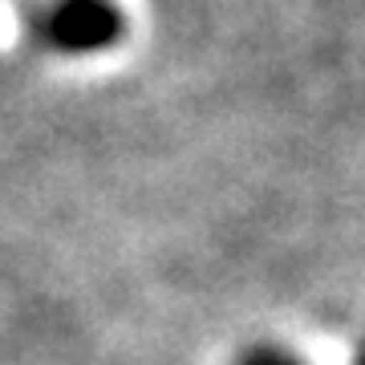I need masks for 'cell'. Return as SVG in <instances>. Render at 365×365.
Segmentation results:
<instances>
[{
  "instance_id": "2",
  "label": "cell",
  "mask_w": 365,
  "mask_h": 365,
  "mask_svg": "<svg viewBox=\"0 0 365 365\" xmlns=\"http://www.w3.org/2000/svg\"><path fill=\"white\" fill-rule=\"evenodd\" d=\"M240 365H300L292 353H284V349H272V345H256V349H248L244 353V361ZM353 365H365V345H361V353H357V361Z\"/></svg>"
},
{
  "instance_id": "1",
  "label": "cell",
  "mask_w": 365,
  "mask_h": 365,
  "mask_svg": "<svg viewBox=\"0 0 365 365\" xmlns=\"http://www.w3.org/2000/svg\"><path fill=\"white\" fill-rule=\"evenodd\" d=\"M118 33H122V21L106 0H69L49 16V37L69 49H93Z\"/></svg>"
}]
</instances>
